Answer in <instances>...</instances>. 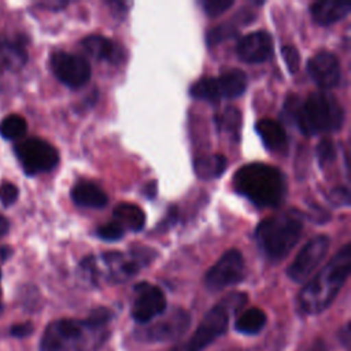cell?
<instances>
[{
  "label": "cell",
  "mask_w": 351,
  "mask_h": 351,
  "mask_svg": "<svg viewBox=\"0 0 351 351\" xmlns=\"http://www.w3.org/2000/svg\"><path fill=\"white\" fill-rule=\"evenodd\" d=\"M169 351H185V348H181V347H173L171 350H169Z\"/></svg>",
  "instance_id": "obj_41"
},
{
  "label": "cell",
  "mask_w": 351,
  "mask_h": 351,
  "mask_svg": "<svg viewBox=\"0 0 351 351\" xmlns=\"http://www.w3.org/2000/svg\"><path fill=\"white\" fill-rule=\"evenodd\" d=\"M340 332H341L340 339H343V340H344V344L348 346V343H350V325L347 324V325L343 328V330H340Z\"/></svg>",
  "instance_id": "obj_39"
},
{
  "label": "cell",
  "mask_w": 351,
  "mask_h": 351,
  "mask_svg": "<svg viewBox=\"0 0 351 351\" xmlns=\"http://www.w3.org/2000/svg\"><path fill=\"white\" fill-rule=\"evenodd\" d=\"M81 47L96 60H103L112 64L121 63L126 56V51L122 45L97 34L85 37L81 41Z\"/></svg>",
  "instance_id": "obj_16"
},
{
  "label": "cell",
  "mask_w": 351,
  "mask_h": 351,
  "mask_svg": "<svg viewBox=\"0 0 351 351\" xmlns=\"http://www.w3.org/2000/svg\"><path fill=\"white\" fill-rule=\"evenodd\" d=\"M335 156H336V149H335L332 140H329V138L321 140L317 145V159H318L319 165L326 166L328 163L333 162Z\"/></svg>",
  "instance_id": "obj_29"
},
{
  "label": "cell",
  "mask_w": 351,
  "mask_h": 351,
  "mask_svg": "<svg viewBox=\"0 0 351 351\" xmlns=\"http://www.w3.org/2000/svg\"><path fill=\"white\" fill-rule=\"evenodd\" d=\"M218 132L228 133L239 140V130L241 126V112L236 107H225L214 117Z\"/></svg>",
  "instance_id": "obj_26"
},
{
  "label": "cell",
  "mask_w": 351,
  "mask_h": 351,
  "mask_svg": "<svg viewBox=\"0 0 351 351\" xmlns=\"http://www.w3.org/2000/svg\"><path fill=\"white\" fill-rule=\"evenodd\" d=\"M329 244L330 240L326 234H318L307 241V244L299 251L293 262L288 266V277L295 282L306 281L324 261L329 250Z\"/></svg>",
  "instance_id": "obj_11"
},
{
  "label": "cell",
  "mask_w": 351,
  "mask_h": 351,
  "mask_svg": "<svg viewBox=\"0 0 351 351\" xmlns=\"http://www.w3.org/2000/svg\"><path fill=\"white\" fill-rule=\"evenodd\" d=\"M293 118L303 134L314 136L339 130L344 122V111L333 95L319 90L298 104Z\"/></svg>",
  "instance_id": "obj_5"
},
{
  "label": "cell",
  "mask_w": 351,
  "mask_h": 351,
  "mask_svg": "<svg viewBox=\"0 0 351 351\" xmlns=\"http://www.w3.org/2000/svg\"><path fill=\"white\" fill-rule=\"evenodd\" d=\"M111 311L95 308L85 319L62 318L51 322L40 341L41 351H97L110 336Z\"/></svg>",
  "instance_id": "obj_1"
},
{
  "label": "cell",
  "mask_w": 351,
  "mask_h": 351,
  "mask_svg": "<svg viewBox=\"0 0 351 351\" xmlns=\"http://www.w3.org/2000/svg\"><path fill=\"white\" fill-rule=\"evenodd\" d=\"M191 324L189 314L182 308H174L160 321L149 325L145 329L137 330L136 337L147 343L170 341L182 336Z\"/></svg>",
  "instance_id": "obj_12"
},
{
  "label": "cell",
  "mask_w": 351,
  "mask_h": 351,
  "mask_svg": "<svg viewBox=\"0 0 351 351\" xmlns=\"http://www.w3.org/2000/svg\"><path fill=\"white\" fill-rule=\"evenodd\" d=\"M51 69L55 77L71 89L84 86L90 80V64L81 56L66 51H55L51 55Z\"/></svg>",
  "instance_id": "obj_10"
},
{
  "label": "cell",
  "mask_w": 351,
  "mask_h": 351,
  "mask_svg": "<svg viewBox=\"0 0 351 351\" xmlns=\"http://www.w3.org/2000/svg\"><path fill=\"white\" fill-rule=\"evenodd\" d=\"M281 53L285 60V64L288 66V70L291 73H295L299 69V63H300V56L298 49L292 45H284L281 48Z\"/></svg>",
  "instance_id": "obj_33"
},
{
  "label": "cell",
  "mask_w": 351,
  "mask_h": 351,
  "mask_svg": "<svg viewBox=\"0 0 351 351\" xmlns=\"http://www.w3.org/2000/svg\"><path fill=\"white\" fill-rule=\"evenodd\" d=\"M166 308V298L162 289L149 282H138L134 287L132 317L138 324H147Z\"/></svg>",
  "instance_id": "obj_13"
},
{
  "label": "cell",
  "mask_w": 351,
  "mask_h": 351,
  "mask_svg": "<svg viewBox=\"0 0 351 351\" xmlns=\"http://www.w3.org/2000/svg\"><path fill=\"white\" fill-rule=\"evenodd\" d=\"M245 274V263L241 252L236 248L228 250L207 270L204 282L210 291H221L240 282Z\"/></svg>",
  "instance_id": "obj_9"
},
{
  "label": "cell",
  "mask_w": 351,
  "mask_h": 351,
  "mask_svg": "<svg viewBox=\"0 0 351 351\" xmlns=\"http://www.w3.org/2000/svg\"><path fill=\"white\" fill-rule=\"evenodd\" d=\"M0 280H1V270H0ZM0 296H1V288H0ZM0 310H1V306H0Z\"/></svg>",
  "instance_id": "obj_42"
},
{
  "label": "cell",
  "mask_w": 351,
  "mask_h": 351,
  "mask_svg": "<svg viewBox=\"0 0 351 351\" xmlns=\"http://www.w3.org/2000/svg\"><path fill=\"white\" fill-rule=\"evenodd\" d=\"M351 11L350 3L343 1H333V0H325V1H315L310 7V12L313 19L322 26H329L340 19L346 18Z\"/></svg>",
  "instance_id": "obj_21"
},
{
  "label": "cell",
  "mask_w": 351,
  "mask_h": 351,
  "mask_svg": "<svg viewBox=\"0 0 351 351\" xmlns=\"http://www.w3.org/2000/svg\"><path fill=\"white\" fill-rule=\"evenodd\" d=\"M330 200L335 204H344L348 206L350 204V192L346 186H337L330 192Z\"/></svg>",
  "instance_id": "obj_34"
},
{
  "label": "cell",
  "mask_w": 351,
  "mask_h": 351,
  "mask_svg": "<svg viewBox=\"0 0 351 351\" xmlns=\"http://www.w3.org/2000/svg\"><path fill=\"white\" fill-rule=\"evenodd\" d=\"M245 293L233 292L210 308L186 343L185 351H202L217 337L223 335L228 329L230 315L237 311L245 303Z\"/></svg>",
  "instance_id": "obj_7"
},
{
  "label": "cell",
  "mask_w": 351,
  "mask_h": 351,
  "mask_svg": "<svg viewBox=\"0 0 351 351\" xmlns=\"http://www.w3.org/2000/svg\"><path fill=\"white\" fill-rule=\"evenodd\" d=\"M26 119L18 114H10L0 122V134L7 140H16L26 133Z\"/></svg>",
  "instance_id": "obj_28"
},
{
  "label": "cell",
  "mask_w": 351,
  "mask_h": 351,
  "mask_svg": "<svg viewBox=\"0 0 351 351\" xmlns=\"http://www.w3.org/2000/svg\"><path fill=\"white\" fill-rule=\"evenodd\" d=\"M236 52L239 58L247 63L266 62L273 53L271 36L265 30L248 33L239 40Z\"/></svg>",
  "instance_id": "obj_15"
},
{
  "label": "cell",
  "mask_w": 351,
  "mask_h": 351,
  "mask_svg": "<svg viewBox=\"0 0 351 351\" xmlns=\"http://www.w3.org/2000/svg\"><path fill=\"white\" fill-rule=\"evenodd\" d=\"M70 195L77 206L85 208H103L108 202L107 193L97 184L88 180L75 182Z\"/></svg>",
  "instance_id": "obj_17"
},
{
  "label": "cell",
  "mask_w": 351,
  "mask_h": 351,
  "mask_svg": "<svg viewBox=\"0 0 351 351\" xmlns=\"http://www.w3.org/2000/svg\"><path fill=\"white\" fill-rule=\"evenodd\" d=\"M189 93L192 97L197 100H206L210 103H217L221 99L217 78H213V77H204L196 81L191 86Z\"/></svg>",
  "instance_id": "obj_27"
},
{
  "label": "cell",
  "mask_w": 351,
  "mask_h": 351,
  "mask_svg": "<svg viewBox=\"0 0 351 351\" xmlns=\"http://www.w3.org/2000/svg\"><path fill=\"white\" fill-rule=\"evenodd\" d=\"M350 270L351 245L347 243L300 289L299 310L304 314H319L328 308L348 278Z\"/></svg>",
  "instance_id": "obj_2"
},
{
  "label": "cell",
  "mask_w": 351,
  "mask_h": 351,
  "mask_svg": "<svg viewBox=\"0 0 351 351\" xmlns=\"http://www.w3.org/2000/svg\"><path fill=\"white\" fill-rule=\"evenodd\" d=\"M19 195V189L16 185H14L10 181H4L0 185V202L4 207H10L12 206Z\"/></svg>",
  "instance_id": "obj_32"
},
{
  "label": "cell",
  "mask_w": 351,
  "mask_h": 351,
  "mask_svg": "<svg viewBox=\"0 0 351 351\" xmlns=\"http://www.w3.org/2000/svg\"><path fill=\"white\" fill-rule=\"evenodd\" d=\"M307 73L322 89H332L337 86L341 80L339 59L329 51L315 52L307 62Z\"/></svg>",
  "instance_id": "obj_14"
},
{
  "label": "cell",
  "mask_w": 351,
  "mask_h": 351,
  "mask_svg": "<svg viewBox=\"0 0 351 351\" xmlns=\"http://www.w3.org/2000/svg\"><path fill=\"white\" fill-rule=\"evenodd\" d=\"M266 325V314L258 307H251L245 310L234 324L237 332L244 335H256Z\"/></svg>",
  "instance_id": "obj_25"
},
{
  "label": "cell",
  "mask_w": 351,
  "mask_h": 351,
  "mask_svg": "<svg viewBox=\"0 0 351 351\" xmlns=\"http://www.w3.org/2000/svg\"><path fill=\"white\" fill-rule=\"evenodd\" d=\"M218 88L221 99H234L241 96L247 88V75L243 70L230 69L223 71L218 78Z\"/></svg>",
  "instance_id": "obj_22"
},
{
  "label": "cell",
  "mask_w": 351,
  "mask_h": 351,
  "mask_svg": "<svg viewBox=\"0 0 351 351\" xmlns=\"http://www.w3.org/2000/svg\"><path fill=\"white\" fill-rule=\"evenodd\" d=\"M255 130L265 147L273 152H284L288 145V137L284 126L273 119H261L255 125Z\"/></svg>",
  "instance_id": "obj_20"
},
{
  "label": "cell",
  "mask_w": 351,
  "mask_h": 351,
  "mask_svg": "<svg viewBox=\"0 0 351 351\" xmlns=\"http://www.w3.org/2000/svg\"><path fill=\"white\" fill-rule=\"evenodd\" d=\"M12 254V250L8 247H0V256L1 259H8Z\"/></svg>",
  "instance_id": "obj_40"
},
{
  "label": "cell",
  "mask_w": 351,
  "mask_h": 351,
  "mask_svg": "<svg viewBox=\"0 0 351 351\" xmlns=\"http://www.w3.org/2000/svg\"><path fill=\"white\" fill-rule=\"evenodd\" d=\"M112 215L123 229L140 232L145 225L144 211L134 203H119L114 207Z\"/></svg>",
  "instance_id": "obj_23"
},
{
  "label": "cell",
  "mask_w": 351,
  "mask_h": 351,
  "mask_svg": "<svg viewBox=\"0 0 351 351\" xmlns=\"http://www.w3.org/2000/svg\"><path fill=\"white\" fill-rule=\"evenodd\" d=\"M228 167V159L222 154L200 156L193 162V170L200 180H213L221 177Z\"/></svg>",
  "instance_id": "obj_24"
},
{
  "label": "cell",
  "mask_w": 351,
  "mask_h": 351,
  "mask_svg": "<svg viewBox=\"0 0 351 351\" xmlns=\"http://www.w3.org/2000/svg\"><path fill=\"white\" fill-rule=\"evenodd\" d=\"M33 332V325L30 322H23V324H16L10 329V333L14 337H26Z\"/></svg>",
  "instance_id": "obj_35"
},
{
  "label": "cell",
  "mask_w": 351,
  "mask_h": 351,
  "mask_svg": "<svg viewBox=\"0 0 351 351\" xmlns=\"http://www.w3.org/2000/svg\"><path fill=\"white\" fill-rule=\"evenodd\" d=\"M15 155L27 176L51 171L59 163L58 149L40 137H29L18 143Z\"/></svg>",
  "instance_id": "obj_8"
},
{
  "label": "cell",
  "mask_w": 351,
  "mask_h": 351,
  "mask_svg": "<svg viewBox=\"0 0 351 351\" xmlns=\"http://www.w3.org/2000/svg\"><path fill=\"white\" fill-rule=\"evenodd\" d=\"M176 222H177V207H170L167 215L163 218V221H162V223L159 225V228L166 229V228L174 225Z\"/></svg>",
  "instance_id": "obj_36"
},
{
  "label": "cell",
  "mask_w": 351,
  "mask_h": 351,
  "mask_svg": "<svg viewBox=\"0 0 351 351\" xmlns=\"http://www.w3.org/2000/svg\"><path fill=\"white\" fill-rule=\"evenodd\" d=\"M234 191L256 207H278L287 195L282 171L266 163H247L233 176Z\"/></svg>",
  "instance_id": "obj_3"
},
{
  "label": "cell",
  "mask_w": 351,
  "mask_h": 351,
  "mask_svg": "<svg viewBox=\"0 0 351 351\" xmlns=\"http://www.w3.org/2000/svg\"><path fill=\"white\" fill-rule=\"evenodd\" d=\"M252 19H254V14L251 10H247V8L240 10V12H237L233 19L226 21L218 26H214L207 32V36H206L207 45L214 47L222 41L233 38L239 33V26L247 25Z\"/></svg>",
  "instance_id": "obj_19"
},
{
  "label": "cell",
  "mask_w": 351,
  "mask_h": 351,
  "mask_svg": "<svg viewBox=\"0 0 351 351\" xmlns=\"http://www.w3.org/2000/svg\"><path fill=\"white\" fill-rule=\"evenodd\" d=\"M302 221L296 215L288 213L277 214L258 225L255 239L263 255L271 262H278L296 245L302 236Z\"/></svg>",
  "instance_id": "obj_6"
},
{
  "label": "cell",
  "mask_w": 351,
  "mask_h": 351,
  "mask_svg": "<svg viewBox=\"0 0 351 351\" xmlns=\"http://www.w3.org/2000/svg\"><path fill=\"white\" fill-rule=\"evenodd\" d=\"M154 252L151 248L138 247L128 255L119 251H107L99 258L89 255L80 262V270L92 285H99L101 281L118 284L134 277L143 266L152 261Z\"/></svg>",
  "instance_id": "obj_4"
},
{
  "label": "cell",
  "mask_w": 351,
  "mask_h": 351,
  "mask_svg": "<svg viewBox=\"0 0 351 351\" xmlns=\"http://www.w3.org/2000/svg\"><path fill=\"white\" fill-rule=\"evenodd\" d=\"M200 4L208 16H218L233 5V0H204Z\"/></svg>",
  "instance_id": "obj_31"
},
{
  "label": "cell",
  "mask_w": 351,
  "mask_h": 351,
  "mask_svg": "<svg viewBox=\"0 0 351 351\" xmlns=\"http://www.w3.org/2000/svg\"><path fill=\"white\" fill-rule=\"evenodd\" d=\"M0 62L8 70H18L27 62L25 40L16 37H0Z\"/></svg>",
  "instance_id": "obj_18"
},
{
  "label": "cell",
  "mask_w": 351,
  "mask_h": 351,
  "mask_svg": "<svg viewBox=\"0 0 351 351\" xmlns=\"http://www.w3.org/2000/svg\"><path fill=\"white\" fill-rule=\"evenodd\" d=\"M97 234L103 239V240H107V241H115V240H119L123 237L125 234V229L115 221H111V222H107L104 225H101L99 229H97Z\"/></svg>",
  "instance_id": "obj_30"
},
{
  "label": "cell",
  "mask_w": 351,
  "mask_h": 351,
  "mask_svg": "<svg viewBox=\"0 0 351 351\" xmlns=\"http://www.w3.org/2000/svg\"><path fill=\"white\" fill-rule=\"evenodd\" d=\"M8 228H10L8 219L0 214V237H3L8 232Z\"/></svg>",
  "instance_id": "obj_38"
},
{
  "label": "cell",
  "mask_w": 351,
  "mask_h": 351,
  "mask_svg": "<svg viewBox=\"0 0 351 351\" xmlns=\"http://www.w3.org/2000/svg\"><path fill=\"white\" fill-rule=\"evenodd\" d=\"M156 191H158V188H156V181H149L145 186H144V195L148 197V199H155V196H156Z\"/></svg>",
  "instance_id": "obj_37"
}]
</instances>
